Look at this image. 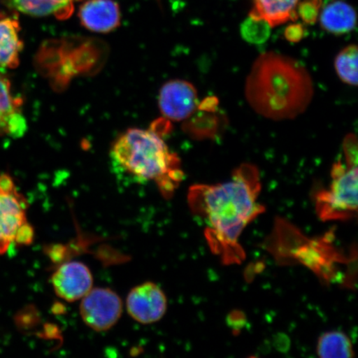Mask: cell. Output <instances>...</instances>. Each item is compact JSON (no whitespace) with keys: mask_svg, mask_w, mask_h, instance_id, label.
Here are the masks:
<instances>
[{"mask_svg":"<svg viewBox=\"0 0 358 358\" xmlns=\"http://www.w3.org/2000/svg\"><path fill=\"white\" fill-rule=\"evenodd\" d=\"M159 105L161 113L167 120H185L198 110V92L194 85L187 80H169L160 89Z\"/></svg>","mask_w":358,"mask_h":358,"instance_id":"7","label":"cell"},{"mask_svg":"<svg viewBox=\"0 0 358 358\" xmlns=\"http://www.w3.org/2000/svg\"><path fill=\"white\" fill-rule=\"evenodd\" d=\"M34 236V228L28 222L22 225L15 235V243L20 245L32 243Z\"/></svg>","mask_w":358,"mask_h":358,"instance_id":"21","label":"cell"},{"mask_svg":"<svg viewBox=\"0 0 358 358\" xmlns=\"http://www.w3.org/2000/svg\"><path fill=\"white\" fill-rule=\"evenodd\" d=\"M304 37H306V28L301 24H290L285 30V38L290 43L301 42Z\"/></svg>","mask_w":358,"mask_h":358,"instance_id":"22","label":"cell"},{"mask_svg":"<svg viewBox=\"0 0 358 358\" xmlns=\"http://www.w3.org/2000/svg\"><path fill=\"white\" fill-rule=\"evenodd\" d=\"M322 0H303L297 6V15L307 24H315L319 20Z\"/></svg>","mask_w":358,"mask_h":358,"instance_id":"19","label":"cell"},{"mask_svg":"<svg viewBox=\"0 0 358 358\" xmlns=\"http://www.w3.org/2000/svg\"><path fill=\"white\" fill-rule=\"evenodd\" d=\"M78 16L85 28L99 34L112 32L122 20L119 4L114 0H87L80 6Z\"/></svg>","mask_w":358,"mask_h":358,"instance_id":"10","label":"cell"},{"mask_svg":"<svg viewBox=\"0 0 358 358\" xmlns=\"http://www.w3.org/2000/svg\"><path fill=\"white\" fill-rule=\"evenodd\" d=\"M317 356L322 358L353 357L352 343L348 336L339 331L325 333L317 342Z\"/></svg>","mask_w":358,"mask_h":358,"instance_id":"16","label":"cell"},{"mask_svg":"<svg viewBox=\"0 0 358 358\" xmlns=\"http://www.w3.org/2000/svg\"><path fill=\"white\" fill-rule=\"evenodd\" d=\"M58 297L66 302L82 299L93 288V276L84 263L69 262L62 264L51 278Z\"/></svg>","mask_w":358,"mask_h":358,"instance_id":"8","label":"cell"},{"mask_svg":"<svg viewBox=\"0 0 358 358\" xmlns=\"http://www.w3.org/2000/svg\"><path fill=\"white\" fill-rule=\"evenodd\" d=\"M20 98L13 95L11 83L0 73V137L20 138L27 131Z\"/></svg>","mask_w":358,"mask_h":358,"instance_id":"11","label":"cell"},{"mask_svg":"<svg viewBox=\"0 0 358 358\" xmlns=\"http://www.w3.org/2000/svg\"><path fill=\"white\" fill-rule=\"evenodd\" d=\"M19 21L13 17L0 19V69H13L20 65L24 48Z\"/></svg>","mask_w":358,"mask_h":358,"instance_id":"13","label":"cell"},{"mask_svg":"<svg viewBox=\"0 0 358 358\" xmlns=\"http://www.w3.org/2000/svg\"><path fill=\"white\" fill-rule=\"evenodd\" d=\"M343 151L348 167H357V140L355 134H348L343 141Z\"/></svg>","mask_w":358,"mask_h":358,"instance_id":"20","label":"cell"},{"mask_svg":"<svg viewBox=\"0 0 358 358\" xmlns=\"http://www.w3.org/2000/svg\"><path fill=\"white\" fill-rule=\"evenodd\" d=\"M17 11L34 17L55 15L64 20L73 13L75 3L80 0H10Z\"/></svg>","mask_w":358,"mask_h":358,"instance_id":"15","label":"cell"},{"mask_svg":"<svg viewBox=\"0 0 358 358\" xmlns=\"http://www.w3.org/2000/svg\"><path fill=\"white\" fill-rule=\"evenodd\" d=\"M111 156L133 177L155 182L164 199L172 198L185 177L180 159L153 129H128L114 143Z\"/></svg>","mask_w":358,"mask_h":358,"instance_id":"3","label":"cell"},{"mask_svg":"<svg viewBox=\"0 0 358 358\" xmlns=\"http://www.w3.org/2000/svg\"><path fill=\"white\" fill-rule=\"evenodd\" d=\"M80 301V315L96 332L110 329L122 315V299L109 288H92Z\"/></svg>","mask_w":358,"mask_h":358,"instance_id":"5","label":"cell"},{"mask_svg":"<svg viewBox=\"0 0 358 358\" xmlns=\"http://www.w3.org/2000/svg\"><path fill=\"white\" fill-rule=\"evenodd\" d=\"M322 28L333 34L350 33L355 29L357 15L355 8L342 0H335L320 13Z\"/></svg>","mask_w":358,"mask_h":358,"instance_id":"14","label":"cell"},{"mask_svg":"<svg viewBox=\"0 0 358 358\" xmlns=\"http://www.w3.org/2000/svg\"><path fill=\"white\" fill-rule=\"evenodd\" d=\"M168 299L153 282H145L131 290L127 299L129 315L142 324H155L166 313Z\"/></svg>","mask_w":358,"mask_h":358,"instance_id":"6","label":"cell"},{"mask_svg":"<svg viewBox=\"0 0 358 358\" xmlns=\"http://www.w3.org/2000/svg\"><path fill=\"white\" fill-rule=\"evenodd\" d=\"M357 45H349L339 52L335 58L334 67L342 82L350 86H357Z\"/></svg>","mask_w":358,"mask_h":358,"instance_id":"17","label":"cell"},{"mask_svg":"<svg viewBox=\"0 0 358 358\" xmlns=\"http://www.w3.org/2000/svg\"><path fill=\"white\" fill-rule=\"evenodd\" d=\"M357 167H348L341 160L334 164L329 189L317 192L315 208L321 220L347 221L357 213Z\"/></svg>","mask_w":358,"mask_h":358,"instance_id":"4","label":"cell"},{"mask_svg":"<svg viewBox=\"0 0 358 358\" xmlns=\"http://www.w3.org/2000/svg\"><path fill=\"white\" fill-rule=\"evenodd\" d=\"M301 0H252L250 17L265 20L271 28L298 19L297 6Z\"/></svg>","mask_w":358,"mask_h":358,"instance_id":"12","label":"cell"},{"mask_svg":"<svg viewBox=\"0 0 358 358\" xmlns=\"http://www.w3.org/2000/svg\"><path fill=\"white\" fill-rule=\"evenodd\" d=\"M27 199L15 189L0 190V255L7 252L15 243V235L27 222Z\"/></svg>","mask_w":358,"mask_h":358,"instance_id":"9","label":"cell"},{"mask_svg":"<svg viewBox=\"0 0 358 358\" xmlns=\"http://www.w3.org/2000/svg\"><path fill=\"white\" fill-rule=\"evenodd\" d=\"M261 189L258 169L249 164L237 168L229 181L190 187L187 203L204 221L206 240L224 265L240 264L245 258L239 239L245 228L265 212L258 201Z\"/></svg>","mask_w":358,"mask_h":358,"instance_id":"1","label":"cell"},{"mask_svg":"<svg viewBox=\"0 0 358 358\" xmlns=\"http://www.w3.org/2000/svg\"><path fill=\"white\" fill-rule=\"evenodd\" d=\"M271 27L265 20L250 17L241 27V34L245 41L253 44L265 43L270 37Z\"/></svg>","mask_w":358,"mask_h":358,"instance_id":"18","label":"cell"},{"mask_svg":"<svg viewBox=\"0 0 358 358\" xmlns=\"http://www.w3.org/2000/svg\"><path fill=\"white\" fill-rule=\"evenodd\" d=\"M245 93L249 105L264 117L292 120L310 105L313 84L310 73L298 61L268 52L254 62Z\"/></svg>","mask_w":358,"mask_h":358,"instance_id":"2","label":"cell"}]
</instances>
